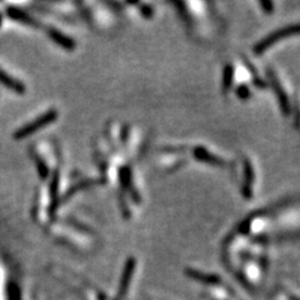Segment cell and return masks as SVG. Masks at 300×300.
I'll list each match as a JSON object with an SVG mask.
<instances>
[{
  "mask_svg": "<svg viewBox=\"0 0 300 300\" xmlns=\"http://www.w3.org/2000/svg\"><path fill=\"white\" fill-rule=\"evenodd\" d=\"M35 163H36V169H38L39 176H40V178H43V179L48 178V176H49V168H48V165L44 163L43 159L36 158Z\"/></svg>",
  "mask_w": 300,
  "mask_h": 300,
  "instance_id": "11",
  "label": "cell"
},
{
  "mask_svg": "<svg viewBox=\"0 0 300 300\" xmlns=\"http://www.w3.org/2000/svg\"><path fill=\"white\" fill-rule=\"evenodd\" d=\"M48 35L50 36L51 40H53L54 43L58 44L59 46L64 48L65 50L71 51L75 49V46H77V43H75V40H74L73 38L65 35V34L61 33L60 30H58V29H55V28H49Z\"/></svg>",
  "mask_w": 300,
  "mask_h": 300,
  "instance_id": "3",
  "label": "cell"
},
{
  "mask_svg": "<svg viewBox=\"0 0 300 300\" xmlns=\"http://www.w3.org/2000/svg\"><path fill=\"white\" fill-rule=\"evenodd\" d=\"M142 13L143 15L147 16V18H149V16L153 15V6L151 5H143L142 6Z\"/></svg>",
  "mask_w": 300,
  "mask_h": 300,
  "instance_id": "14",
  "label": "cell"
},
{
  "mask_svg": "<svg viewBox=\"0 0 300 300\" xmlns=\"http://www.w3.org/2000/svg\"><path fill=\"white\" fill-rule=\"evenodd\" d=\"M56 118H58V112L54 109L49 110V112L44 113L43 115L38 117L31 123H28V124H25L24 127H21L20 129L16 130V132L14 133V138L19 140V139H24V138L29 137V135H33L34 133L40 130L41 128L46 127V125L55 122Z\"/></svg>",
  "mask_w": 300,
  "mask_h": 300,
  "instance_id": "1",
  "label": "cell"
},
{
  "mask_svg": "<svg viewBox=\"0 0 300 300\" xmlns=\"http://www.w3.org/2000/svg\"><path fill=\"white\" fill-rule=\"evenodd\" d=\"M260 5L264 8V11L267 14H272L273 10H274V4H273L272 1H262Z\"/></svg>",
  "mask_w": 300,
  "mask_h": 300,
  "instance_id": "13",
  "label": "cell"
},
{
  "mask_svg": "<svg viewBox=\"0 0 300 300\" xmlns=\"http://www.w3.org/2000/svg\"><path fill=\"white\" fill-rule=\"evenodd\" d=\"M193 154L195 156V159H198L199 161H203V163L210 164V165H218V166H224L225 165V161L223 159L218 158L214 154L209 153L208 150L203 147H196L194 148Z\"/></svg>",
  "mask_w": 300,
  "mask_h": 300,
  "instance_id": "5",
  "label": "cell"
},
{
  "mask_svg": "<svg viewBox=\"0 0 300 300\" xmlns=\"http://www.w3.org/2000/svg\"><path fill=\"white\" fill-rule=\"evenodd\" d=\"M6 14H8L9 18H11L15 21H19V23H23V24H26V25H31V26H39L38 21H36L34 18H31L26 11L21 10V9L14 8V6H9V8L6 9Z\"/></svg>",
  "mask_w": 300,
  "mask_h": 300,
  "instance_id": "6",
  "label": "cell"
},
{
  "mask_svg": "<svg viewBox=\"0 0 300 300\" xmlns=\"http://www.w3.org/2000/svg\"><path fill=\"white\" fill-rule=\"evenodd\" d=\"M235 93H237V97L240 98L242 100L249 99L250 95H252V92H250V89L247 85H239L235 90Z\"/></svg>",
  "mask_w": 300,
  "mask_h": 300,
  "instance_id": "12",
  "label": "cell"
},
{
  "mask_svg": "<svg viewBox=\"0 0 300 300\" xmlns=\"http://www.w3.org/2000/svg\"><path fill=\"white\" fill-rule=\"evenodd\" d=\"M298 31H299V26H298V24H295V25H288L285 26V28L278 29L277 31L270 33L269 35L265 36L263 40H260L259 43L254 46V53L258 54V55H259V54H263L264 51H267L270 46L277 44L278 41H280L282 39L288 38V36L295 35V34H298Z\"/></svg>",
  "mask_w": 300,
  "mask_h": 300,
  "instance_id": "2",
  "label": "cell"
},
{
  "mask_svg": "<svg viewBox=\"0 0 300 300\" xmlns=\"http://www.w3.org/2000/svg\"><path fill=\"white\" fill-rule=\"evenodd\" d=\"M244 184H243V194L245 198H252L253 195V183H254V171H253L252 163L245 161L244 165Z\"/></svg>",
  "mask_w": 300,
  "mask_h": 300,
  "instance_id": "8",
  "label": "cell"
},
{
  "mask_svg": "<svg viewBox=\"0 0 300 300\" xmlns=\"http://www.w3.org/2000/svg\"><path fill=\"white\" fill-rule=\"evenodd\" d=\"M269 75H270V79H272L273 88L275 89V94H277V97H278V102H279L280 107H282L283 113H284V115H289L290 114V103H289V99H288L287 93L284 92L282 84H280L279 80L277 79V77H275L273 71H270Z\"/></svg>",
  "mask_w": 300,
  "mask_h": 300,
  "instance_id": "4",
  "label": "cell"
},
{
  "mask_svg": "<svg viewBox=\"0 0 300 300\" xmlns=\"http://www.w3.org/2000/svg\"><path fill=\"white\" fill-rule=\"evenodd\" d=\"M134 269H135V260L133 259V258H130V259H128L127 264H125L124 272H123V275H122V282H120V288H119L120 295L125 294V292H127L130 279H132L133 274H134Z\"/></svg>",
  "mask_w": 300,
  "mask_h": 300,
  "instance_id": "9",
  "label": "cell"
},
{
  "mask_svg": "<svg viewBox=\"0 0 300 300\" xmlns=\"http://www.w3.org/2000/svg\"><path fill=\"white\" fill-rule=\"evenodd\" d=\"M0 83L10 90H13V92H15L16 94H24L25 93V85L21 82H19V80H16L15 78L10 77L3 69H0Z\"/></svg>",
  "mask_w": 300,
  "mask_h": 300,
  "instance_id": "7",
  "label": "cell"
},
{
  "mask_svg": "<svg viewBox=\"0 0 300 300\" xmlns=\"http://www.w3.org/2000/svg\"><path fill=\"white\" fill-rule=\"evenodd\" d=\"M234 82V66L232 64H227L223 71V90L229 92Z\"/></svg>",
  "mask_w": 300,
  "mask_h": 300,
  "instance_id": "10",
  "label": "cell"
},
{
  "mask_svg": "<svg viewBox=\"0 0 300 300\" xmlns=\"http://www.w3.org/2000/svg\"><path fill=\"white\" fill-rule=\"evenodd\" d=\"M1 24H3V16L0 14V26H1Z\"/></svg>",
  "mask_w": 300,
  "mask_h": 300,
  "instance_id": "15",
  "label": "cell"
}]
</instances>
